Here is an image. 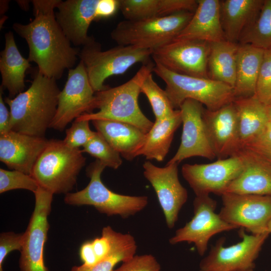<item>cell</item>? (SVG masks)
I'll use <instances>...</instances> for the list:
<instances>
[{
	"mask_svg": "<svg viewBox=\"0 0 271 271\" xmlns=\"http://www.w3.org/2000/svg\"><path fill=\"white\" fill-rule=\"evenodd\" d=\"M60 0H33L34 19L13 28L28 45V59L38 67V72L50 78L60 79L64 70L72 69L79 50L71 46L57 21L54 10Z\"/></svg>",
	"mask_w": 271,
	"mask_h": 271,
	"instance_id": "cell-1",
	"label": "cell"
},
{
	"mask_svg": "<svg viewBox=\"0 0 271 271\" xmlns=\"http://www.w3.org/2000/svg\"><path fill=\"white\" fill-rule=\"evenodd\" d=\"M56 81L38 72L27 90L5 98L10 108L11 130L44 137L57 110L60 90Z\"/></svg>",
	"mask_w": 271,
	"mask_h": 271,
	"instance_id": "cell-2",
	"label": "cell"
},
{
	"mask_svg": "<svg viewBox=\"0 0 271 271\" xmlns=\"http://www.w3.org/2000/svg\"><path fill=\"white\" fill-rule=\"evenodd\" d=\"M154 65L152 62L143 64L134 76L125 83L95 92V109L98 111L84 113L75 119L120 121L148 133L154 122L142 111L138 99L141 86L147 75L153 72Z\"/></svg>",
	"mask_w": 271,
	"mask_h": 271,
	"instance_id": "cell-3",
	"label": "cell"
},
{
	"mask_svg": "<svg viewBox=\"0 0 271 271\" xmlns=\"http://www.w3.org/2000/svg\"><path fill=\"white\" fill-rule=\"evenodd\" d=\"M80 149L67 146L63 141L49 140L31 173L39 186L54 194H67L76 183L86 163Z\"/></svg>",
	"mask_w": 271,
	"mask_h": 271,
	"instance_id": "cell-4",
	"label": "cell"
},
{
	"mask_svg": "<svg viewBox=\"0 0 271 271\" xmlns=\"http://www.w3.org/2000/svg\"><path fill=\"white\" fill-rule=\"evenodd\" d=\"M153 72L165 82V90L174 109H179L185 100L191 99L209 110H216L235 98L233 87L209 78L178 74L158 63H155Z\"/></svg>",
	"mask_w": 271,
	"mask_h": 271,
	"instance_id": "cell-5",
	"label": "cell"
},
{
	"mask_svg": "<svg viewBox=\"0 0 271 271\" xmlns=\"http://www.w3.org/2000/svg\"><path fill=\"white\" fill-rule=\"evenodd\" d=\"M194 13L182 12L144 20L119 22L110 36L118 45L133 46L153 51L177 37Z\"/></svg>",
	"mask_w": 271,
	"mask_h": 271,
	"instance_id": "cell-6",
	"label": "cell"
},
{
	"mask_svg": "<svg viewBox=\"0 0 271 271\" xmlns=\"http://www.w3.org/2000/svg\"><path fill=\"white\" fill-rule=\"evenodd\" d=\"M153 51L133 46L118 45L102 51L94 39L83 46L79 57L84 63L90 84L95 92L104 90L109 77L122 74L138 63L151 62Z\"/></svg>",
	"mask_w": 271,
	"mask_h": 271,
	"instance_id": "cell-7",
	"label": "cell"
},
{
	"mask_svg": "<svg viewBox=\"0 0 271 271\" xmlns=\"http://www.w3.org/2000/svg\"><path fill=\"white\" fill-rule=\"evenodd\" d=\"M105 166L96 160L87 168L90 182L83 189L65 194L64 202L70 205H90L108 216L119 215L127 218L145 208L148 204L146 196L121 195L110 190L102 182L101 174Z\"/></svg>",
	"mask_w": 271,
	"mask_h": 271,
	"instance_id": "cell-8",
	"label": "cell"
},
{
	"mask_svg": "<svg viewBox=\"0 0 271 271\" xmlns=\"http://www.w3.org/2000/svg\"><path fill=\"white\" fill-rule=\"evenodd\" d=\"M35 207L27 228L23 233L19 267L21 271H49L44 259V248L49 225L53 194L39 186L34 193Z\"/></svg>",
	"mask_w": 271,
	"mask_h": 271,
	"instance_id": "cell-9",
	"label": "cell"
},
{
	"mask_svg": "<svg viewBox=\"0 0 271 271\" xmlns=\"http://www.w3.org/2000/svg\"><path fill=\"white\" fill-rule=\"evenodd\" d=\"M210 43L198 40L175 38L153 51L152 57L167 69L182 75L209 78L207 63Z\"/></svg>",
	"mask_w": 271,
	"mask_h": 271,
	"instance_id": "cell-10",
	"label": "cell"
},
{
	"mask_svg": "<svg viewBox=\"0 0 271 271\" xmlns=\"http://www.w3.org/2000/svg\"><path fill=\"white\" fill-rule=\"evenodd\" d=\"M95 92L83 62L68 71L64 88L58 95L55 115L50 126L60 131L74 119L95 109Z\"/></svg>",
	"mask_w": 271,
	"mask_h": 271,
	"instance_id": "cell-11",
	"label": "cell"
},
{
	"mask_svg": "<svg viewBox=\"0 0 271 271\" xmlns=\"http://www.w3.org/2000/svg\"><path fill=\"white\" fill-rule=\"evenodd\" d=\"M193 206V217L184 226L176 230L169 240L171 244L182 242L193 243L199 254L203 255L213 236L238 228L224 221L219 214L215 213L217 202L209 195L196 196Z\"/></svg>",
	"mask_w": 271,
	"mask_h": 271,
	"instance_id": "cell-12",
	"label": "cell"
},
{
	"mask_svg": "<svg viewBox=\"0 0 271 271\" xmlns=\"http://www.w3.org/2000/svg\"><path fill=\"white\" fill-rule=\"evenodd\" d=\"M241 241L226 247L220 238L200 262V271H239L253 269L254 261L269 233L247 234L239 231Z\"/></svg>",
	"mask_w": 271,
	"mask_h": 271,
	"instance_id": "cell-13",
	"label": "cell"
},
{
	"mask_svg": "<svg viewBox=\"0 0 271 271\" xmlns=\"http://www.w3.org/2000/svg\"><path fill=\"white\" fill-rule=\"evenodd\" d=\"M218 213L226 222L253 234L267 232L271 219V196L224 193Z\"/></svg>",
	"mask_w": 271,
	"mask_h": 271,
	"instance_id": "cell-14",
	"label": "cell"
},
{
	"mask_svg": "<svg viewBox=\"0 0 271 271\" xmlns=\"http://www.w3.org/2000/svg\"><path fill=\"white\" fill-rule=\"evenodd\" d=\"M242 169V161L235 154L211 163L184 164L181 171L196 196L210 193L221 196Z\"/></svg>",
	"mask_w": 271,
	"mask_h": 271,
	"instance_id": "cell-15",
	"label": "cell"
},
{
	"mask_svg": "<svg viewBox=\"0 0 271 271\" xmlns=\"http://www.w3.org/2000/svg\"><path fill=\"white\" fill-rule=\"evenodd\" d=\"M203 105L191 99L185 100L179 109L183 124L181 140L174 157L167 164H179L192 157L209 160L216 158L209 140L203 118Z\"/></svg>",
	"mask_w": 271,
	"mask_h": 271,
	"instance_id": "cell-16",
	"label": "cell"
},
{
	"mask_svg": "<svg viewBox=\"0 0 271 271\" xmlns=\"http://www.w3.org/2000/svg\"><path fill=\"white\" fill-rule=\"evenodd\" d=\"M178 164L159 167L150 161L143 164L144 175L154 188L169 228H173L178 215L188 199L187 190L178 178Z\"/></svg>",
	"mask_w": 271,
	"mask_h": 271,
	"instance_id": "cell-17",
	"label": "cell"
},
{
	"mask_svg": "<svg viewBox=\"0 0 271 271\" xmlns=\"http://www.w3.org/2000/svg\"><path fill=\"white\" fill-rule=\"evenodd\" d=\"M203 118L212 148L218 159L234 156L240 149L235 108L232 102L216 110L204 108Z\"/></svg>",
	"mask_w": 271,
	"mask_h": 271,
	"instance_id": "cell-18",
	"label": "cell"
},
{
	"mask_svg": "<svg viewBox=\"0 0 271 271\" xmlns=\"http://www.w3.org/2000/svg\"><path fill=\"white\" fill-rule=\"evenodd\" d=\"M48 141L12 130L0 134V160L10 169L31 175Z\"/></svg>",
	"mask_w": 271,
	"mask_h": 271,
	"instance_id": "cell-19",
	"label": "cell"
},
{
	"mask_svg": "<svg viewBox=\"0 0 271 271\" xmlns=\"http://www.w3.org/2000/svg\"><path fill=\"white\" fill-rule=\"evenodd\" d=\"M98 0L60 1L55 14L57 22L65 35L75 46H83L94 38L87 35L88 28L96 20Z\"/></svg>",
	"mask_w": 271,
	"mask_h": 271,
	"instance_id": "cell-20",
	"label": "cell"
},
{
	"mask_svg": "<svg viewBox=\"0 0 271 271\" xmlns=\"http://www.w3.org/2000/svg\"><path fill=\"white\" fill-rule=\"evenodd\" d=\"M236 154L242 161L243 169L224 194L271 196V165L245 148Z\"/></svg>",
	"mask_w": 271,
	"mask_h": 271,
	"instance_id": "cell-21",
	"label": "cell"
},
{
	"mask_svg": "<svg viewBox=\"0 0 271 271\" xmlns=\"http://www.w3.org/2000/svg\"><path fill=\"white\" fill-rule=\"evenodd\" d=\"M177 38L209 43L226 40L220 21V1L198 0L191 19Z\"/></svg>",
	"mask_w": 271,
	"mask_h": 271,
	"instance_id": "cell-22",
	"label": "cell"
},
{
	"mask_svg": "<svg viewBox=\"0 0 271 271\" xmlns=\"http://www.w3.org/2000/svg\"><path fill=\"white\" fill-rule=\"evenodd\" d=\"M264 0L220 1V17L226 40L238 43L244 31L257 18Z\"/></svg>",
	"mask_w": 271,
	"mask_h": 271,
	"instance_id": "cell-23",
	"label": "cell"
},
{
	"mask_svg": "<svg viewBox=\"0 0 271 271\" xmlns=\"http://www.w3.org/2000/svg\"><path fill=\"white\" fill-rule=\"evenodd\" d=\"M92 123L99 132L125 160L131 161L138 156L146 133L130 124L109 120H94Z\"/></svg>",
	"mask_w": 271,
	"mask_h": 271,
	"instance_id": "cell-24",
	"label": "cell"
},
{
	"mask_svg": "<svg viewBox=\"0 0 271 271\" xmlns=\"http://www.w3.org/2000/svg\"><path fill=\"white\" fill-rule=\"evenodd\" d=\"M5 37V47L1 52L0 57L1 86L8 90L9 97L13 98L23 92L25 87V73L31 65L29 59L20 53L13 33L9 31Z\"/></svg>",
	"mask_w": 271,
	"mask_h": 271,
	"instance_id": "cell-25",
	"label": "cell"
},
{
	"mask_svg": "<svg viewBox=\"0 0 271 271\" xmlns=\"http://www.w3.org/2000/svg\"><path fill=\"white\" fill-rule=\"evenodd\" d=\"M237 117L241 148L257 137L268 123L265 105L254 95L235 98L233 101Z\"/></svg>",
	"mask_w": 271,
	"mask_h": 271,
	"instance_id": "cell-26",
	"label": "cell"
},
{
	"mask_svg": "<svg viewBox=\"0 0 271 271\" xmlns=\"http://www.w3.org/2000/svg\"><path fill=\"white\" fill-rule=\"evenodd\" d=\"M238 44L234 96L250 97L255 93L264 50L249 44Z\"/></svg>",
	"mask_w": 271,
	"mask_h": 271,
	"instance_id": "cell-27",
	"label": "cell"
},
{
	"mask_svg": "<svg viewBox=\"0 0 271 271\" xmlns=\"http://www.w3.org/2000/svg\"><path fill=\"white\" fill-rule=\"evenodd\" d=\"M182 123L180 110L176 109L171 116L155 120L150 130L146 133L145 142L138 153L147 160L162 161L169 152L174 134Z\"/></svg>",
	"mask_w": 271,
	"mask_h": 271,
	"instance_id": "cell-28",
	"label": "cell"
},
{
	"mask_svg": "<svg viewBox=\"0 0 271 271\" xmlns=\"http://www.w3.org/2000/svg\"><path fill=\"white\" fill-rule=\"evenodd\" d=\"M238 43L224 40L210 43L207 63L208 77L234 88Z\"/></svg>",
	"mask_w": 271,
	"mask_h": 271,
	"instance_id": "cell-29",
	"label": "cell"
},
{
	"mask_svg": "<svg viewBox=\"0 0 271 271\" xmlns=\"http://www.w3.org/2000/svg\"><path fill=\"white\" fill-rule=\"evenodd\" d=\"M111 247L109 254L94 265L82 264L74 266L70 271H113L116 264L124 262L135 255L137 244L134 237L129 234L114 231L108 226Z\"/></svg>",
	"mask_w": 271,
	"mask_h": 271,
	"instance_id": "cell-30",
	"label": "cell"
},
{
	"mask_svg": "<svg viewBox=\"0 0 271 271\" xmlns=\"http://www.w3.org/2000/svg\"><path fill=\"white\" fill-rule=\"evenodd\" d=\"M238 44L271 49V0H264L257 18L243 32Z\"/></svg>",
	"mask_w": 271,
	"mask_h": 271,
	"instance_id": "cell-31",
	"label": "cell"
},
{
	"mask_svg": "<svg viewBox=\"0 0 271 271\" xmlns=\"http://www.w3.org/2000/svg\"><path fill=\"white\" fill-rule=\"evenodd\" d=\"M141 92L148 99L155 120L164 119L174 113L175 110L172 107L165 90H163L154 80L152 72L144 80Z\"/></svg>",
	"mask_w": 271,
	"mask_h": 271,
	"instance_id": "cell-32",
	"label": "cell"
},
{
	"mask_svg": "<svg viewBox=\"0 0 271 271\" xmlns=\"http://www.w3.org/2000/svg\"><path fill=\"white\" fill-rule=\"evenodd\" d=\"M111 247L108 226L102 228L101 236L87 241L81 246L80 257L83 264L91 266L104 259L109 253Z\"/></svg>",
	"mask_w": 271,
	"mask_h": 271,
	"instance_id": "cell-33",
	"label": "cell"
},
{
	"mask_svg": "<svg viewBox=\"0 0 271 271\" xmlns=\"http://www.w3.org/2000/svg\"><path fill=\"white\" fill-rule=\"evenodd\" d=\"M82 152L96 158L105 167L117 169L122 163L120 155L97 131L95 136L83 147Z\"/></svg>",
	"mask_w": 271,
	"mask_h": 271,
	"instance_id": "cell-34",
	"label": "cell"
},
{
	"mask_svg": "<svg viewBox=\"0 0 271 271\" xmlns=\"http://www.w3.org/2000/svg\"><path fill=\"white\" fill-rule=\"evenodd\" d=\"M160 0H119L125 20L137 21L158 17Z\"/></svg>",
	"mask_w": 271,
	"mask_h": 271,
	"instance_id": "cell-35",
	"label": "cell"
},
{
	"mask_svg": "<svg viewBox=\"0 0 271 271\" xmlns=\"http://www.w3.org/2000/svg\"><path fill=\"white\" fill-rule=\"evenodd\" d=\"M39 185L30 175L17 170L0 169V193L15 189H25L34 193Z\"/></svg>",
	"mask_w": 271,
	"mask_h": 271,
	"instance_id": "cell-36",
	"label": "cell"
},
{
	"mask_svg": "<svg viewBox=\"0 0 271 271\" xmlns=\"http://www.w3.org/2000/svg\"><path fill=\"white\" fill-rule=\"evenodd\" d=\"M255 95L265 105L271 100V49L264 50Z\"/></svg>",
	"mask_w": 271,
	"mask_h": 271,
	"instance_id": "cell-37",
	"label": "cell"
},
{
	"mask_svg": "<svg viewBox=\"0 0 271 271\" xmlns=\"http://www.w3.org/2000/svg\"><path fill=\"white\" fill-rule=\"evenodd\" d=\"M89 121L86 120H77L66 130V136L63 142L68 147L79 149L86 145L96 134L89 126Z\"/></svg>",
	"mask_w": 271,
	"mask_h": 271,
	"instance_id": "cell-38",
	"label": "cell"
},
{
	"mask_svg": "<svg viewBox=\"0 0 271 271\" xmlns=\"http://www.w3.org/2000/svg\"><path fill=\"white\" fill-rule=\"evenodd\" d=\"M252 151L271 165V123L244 147Z\"/></svg>",
	"mask_w": 271,
	"mask_h": 271,
	"instance_id": "cell-39",
	"label": "cell"
},
{
	"mask_svg": "<svg viewBox=\"0 0 271 271\" xmlns=\"http://www.w3.org/2000/svg\"><path fill=\"white\" fill-rule=\"evenodd\" d=\"M113 271H161V266L151 254L135 255Z\"/></svg>",
	"mask_w": 271,
	"mask_h": 271,
	"instance_id": "cell-40",
	"label": "cell"
},
{
	"mask_svg": "<svg viewBox=\"0 0 271 271\" xmlns=\"http://www.w3.org/2000/svg\"><path fill=\"white\" fill-rule=\"evenodd\" d=\"M197 6L198 0H160L158 17L182 12L194 13Z\"/></svg>",
	"mask_w": 271,
	"mask_h": 271,
	"instance_id": "cell-41",
	"label": "cell"
},
{
	"mask_svg": "<svg viewBox=\"0 0 271 271\" xmlns=\"http://www.w3.org/2000/svg\"><path fill=\"white\" fill-rule=\"evenodd\" d=\"M119 9V0H98L96 20L107 18L115 14Z\"/></svg>",
	"mask_w": 271,
	"mask_h": 271,
	"instance_id": "cell-42",
	"label": "cell"
},
{
	"mask_svg": "<svg viewBox=\"0 0 271 271\" xmlns=\"http://www.w3.org/2000/svg\"><path fill=\"white\" fill-rule=\"evenodd\" d=\"M3 88L0 86V134L7 132L11 130V115L5 105V102L3 98Z\"/></svg>",
	"mask_w": 271,
	"mask_h": 271,
	"instance_id": "cell-43",
	"label": "cell"
},
{
	"mask_svg": "<svg viewBox=\"0 0 271 271\" xmlns=\"http://www.w3.org/2000/svg\"><path fill=\"white\" fill-rule=\"evenodd\" d=\"M265 109L268 122L271 123V100L265 105Z\"/></svg>",
	"mask_w": 271,
	"mask_h": 271,
	"instance_id": "cell-44",
	"label": "cell"
},
{
	"mask_svg": "<svg viewBox=\"0 0 271 271\" xmlns=\"http://www.w3.org/2000/svg\"><path fill=\"white\" fill-rule=\"evenodd\" d=\"M29 2L27 1H18L17 3L22 9L26 11L29 8Z\"/></svg>",
	"mask_w": 271,
	"mask_h": 271,
	"instance_id": "cell-45",
	"label": "cell"
},
{
	"mask_svg": "<svg viewBox=\"0 0 271 271\" xmlns=\"http://www.w3.org/2000/svg\"><path fill=\"white\" fill-rule=\"evenodd\" d=\"M267 232L269 233H271V219L270 220L267 227Z\"/></svg>",
	"mask_w": 271,
	"mask_h": 271,
	"instance_id": "cell-46",
	"label": "cell"
},
{
	"mask_svg": "<svg viewBox=\"0 0 271 271\" xmlns=\"http://www.w3.org/2000/svg\"><path fill=\"white\" fill-rule=\"evenodd\" d=\"M239 271H253V269H248L239 270Z\"/></svg>",
	"mask_w": 271,
	"mask_h": 271,
	"instance_id": "cell-47",
	"label": "cell"
}]
</instances>
